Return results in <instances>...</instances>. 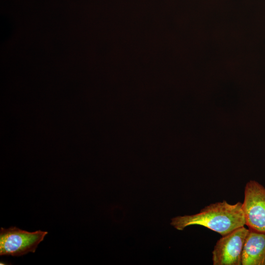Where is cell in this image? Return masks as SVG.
Segmentation results:
<instances>
[{
	"instance_id": "5",
	"label": "cell",
	"mask_w": 265,
	"mask_h": 265,
	"mask_svg": "<svg viewBox=\"0 0 265 265\" xmlns=\"http://www.w3.org/2000/svg\"><path fill=\"white\" fill-rule=\"evenodd\" d=\"M241 265H265V233L249 229L242 249Z\"/></svg>"
},
{
	"instance_id": "1",
	"label": "cell",
	"mask_w": 265,
	"mask_h": 265,
	"mask_svg": "<svg viewBox=\"0 0 265 265\" xmlns=\"http://www.w3.org/2000/svg\"><path fill=\"white\" fill-rule=\"evenodd\" d=\"M242 204H231L225 200L211 204L196 214L173 218L171 225L180 231L190 225H201L223 236L245 225Z\"/></svg>"
},
{
	"instance_id": "4",
	"label": "cell",
	"mask_w": 265,
	"mask_h": 265,
	"mask_svg": "<svg viewBox=\"0 0 265 265\" xmlns=\"http://www.w3.org/2000/svg\"><path fill=\"white\" fill-rule=\"evenodd\" d=\"M249 229L238 227L219 239L212 252L213 265H241V256Z\"/></svg>"
},
{
	"instance_id": "3",
	"label": "cell",
	"mask_w": 265,
	"mask_h": 265,
	"mask_svg": "<svg viewBox=\"0 0 265 265\" xmlns=\"http://www.w3.org/2000/svg\"><path fill=\"white\" fill-rule=\"evenodd\" d=\"M242 208L248 229L265 233V187L254 180L247 182Z\"/></svg>"
},
{
	"instance_id": "2",
	"label": "cell",
	"mask_w": 265,
	"mask_h": 265,
	"mask_svg": "<svg viewBox=\"0 0 265 265\" xmlns=\"http://www.w3.org/2000/svg\"><path fill=\"white\" fill-rule=\"evenodd\" d=\"M48 234L38 230L29 232L16 227L0 230V255L21 256L29 252L34 253L38 244Z\"/></svg>"
}]
</instances>
